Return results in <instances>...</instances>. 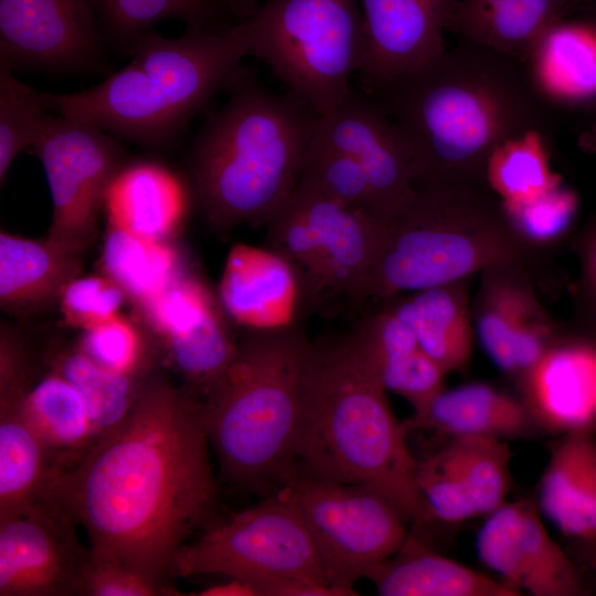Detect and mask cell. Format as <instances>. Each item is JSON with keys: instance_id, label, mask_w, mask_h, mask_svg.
<instances>
[{"instance_id": "6da1fadb", "label": "cell", "mask_w": 596, "mask_h": 596, "mask_svg": "<svg viewBox=\"0 0 596 596\" xmlns=\"http://www.w3.org/2000/svg\"><path fill=\"white\" fill-rule=\"evenodd\" d=\"M202 403L150 375L130 412L42 494L83 528L93 560L125 564L173 589L172 566L216 498Z\"/></svg>"}, {"instance_id": "7a4b0ae2", "label": "cell", "mask_w": 596, "mask_h": 596, "mask_svg": "<svg viewBox=\"0 0 596 596\" xmlns=\"http://www.w3.org/2000/svg\"><path fill=\"white\" fill-rule=\"evenodd\" d=\"M368 94L400 132L415 188H489L496 148L550 119L524 62L461 39Z\"/></svg>"}, {"instance_id": "3957f363", "label": "cell", "mask_w": 596, "mask_h": 596, "mask_svg": "<svg viewBox=\"0 0 596 596\" xmlns=\"http://www.w3.org/2000/svg\"><path fill=\"white\" fill-rule=\"evenodd\" d=\"M407 430L395 418L379 366L355 329L310 343L297 477L361 485L385 497L406 521H432Z\"/></svg>"}, {"instance_id": "277c9868", "label": "cell", "mask_w": 596, "mask_h": 596, "mask_svg": "<svg viewBox=\"0 0 596 596\" xmlns=\"http://www.w3.org/2000/svg\"><path fill=\"white\" fill-rule=\"evenodd\" d=\"M131 61L100 84L72 94L43 93L47 109L114 137L161 148L180 137L211 98L247 72L240 22L223 31L188 25L180 38L152 30L129 50Z\"/></svg>"}, {"instance_id": "5b68a950", "label": "cell", "mask_w": 596, "mask_h": 596, "mask_svg": "<svg viewBox=\"0 0 596 596\" xmlns=\"http://www.w3.org/2000/svg\"><path fill=\"white\" fill-rule=\"evenodd\" d=\"M210 115L190 152L199 205L217 228L267 223L297 187L318 115L246 74Z\"/></svg>"}, {"instance_id": "8992f818", "label": "cell", "mask_w": 596, "mask_h": 596, "mask_svg": "<svg viewBox=\"0 0 596 596\" xmlns=\"http://www.w3.org/2000/svg\"><path fill=\"white\" fill-rule=\"evenodd\" d=\"M310 343L301 324L249 331L237 342L232 361L201 402L224 479L274 494L297 477Z\"/></svg>"}, {"instance_id": "52a82bcc", "label": "cell", "mask_w": 596, "mask_h": 596, "mask_svg": "<svg viewBox=\"0 0 596 596\" xmlns=\"http://www.w3.org/2000/svg\"><path fill=\"white\" fill-rule=\"evenodd\" d=\"M539 252L513 232L489 188H415L408 202L384 221L380 246L353 301L471 278L501 264L536 270Z\"/></svg>"}, {"instance_id": "ba28073f", "label": "cell", "mask_w": 596, "mask_h": 596, "mask_svg": "<svg viewBox=\"0 0 596 596\" xmlns=\"http://www.w3.org/2000/svg\"><path fill=\"white\" fill-rule=\"evenodd\" d=\"M238 22L248 55L317 115L352 91L363 56L359 0H266Z\"/></svg>"}, {"instance_id": "9c48e42d", "label": "cell", "mask_w": 596, "mask_h": 596, "mask_svg": "<svg viewBox=\"0 0 596 596\" xmlns=\"http://www.w3.org/2000/svg\"><path fill=\"white\" fill-rule=\"evenodd\" d=\"M268 247L299 276L308 310L354 300L380 246L384 221L297 184L267 221Z\"/></svg>"}, {"instance_id": "30bf717a", "label": "cell", "mask_w": 596, "mask_h": 596, "mask_svg": "<svg viewBox=\"0 0 596 596\" xmlns=\"http://www.w3.org/2000/svg\"><path fill=\"white\" fill-rule=\"evenodd\" d=\"M206 574L245 579L255 587L279 578L329 585L307 526L284 488L210 526L179 551L173 577Z\"/></svg>"}, {"instance_id": "8fae6325", "label": "cell", "mask_w": 596, "mask_h": 596, "mask_svg": "<svg viewBox=\"0 0 596 596\" xmlns=\"http://www.w3.org/2000/svg\"><path fill=\"white\" fill-rule=\"evenodd\" d=\"M284 489L331 586L354 590L353 584L394 555L407 538L401 512L368 487L299 476Z\"/></svg>"}, {"instance_id": "7c38bea8", "label": "cell", "mask_w": 596, "mask_h": 596, "mask_svg": "<svg viewBox=\"0 0 596 596\" xmlns=\"http://www.w3.org/2000/svg\"><path fill=\"white\" fill-rule=\"evenodd\" d=\"M116 139L76 119L49 118L32 149L53 204L50 241L82 254L94 238L99 209L117 172Z\"/></svg>"}, {"instance_id": "4fadbf2b", "label": "cell", "mask_w": 596, "mask_h": 596, "mask_svg": "<svg viewBox=\"0 0 596 596\" xmlns=\"http://www.w3.org/2000/svg\"><path fill=\"white\" fill-rule=\"evenodd\" d=\"M77 526L45 494L0 519V596L78 595L91 553Z\"/></svg>"}, {"instance_id": "5bb4252c", "label": "cell", "mask_w": 596, "mask_h": 596, "mask_svg": "<svg viewBox=\"0 0 596 596\" xmlns=\"http://www.w3.org/2000/svg\"><path fill=\"white\" fill-rule=\"evenodd\" d=\"M535 272L521 264L488 267L471 301L481 347L515 381L562 336L539 300Z\"/></svg>"}, {"instance_id": "9a60e30c", "label": "cell", "mask_w": 596, "mask_h": 596, "mask_svg": "<svg viewBox=\"0 0 596 596\" xmlns=\"http://www.w3.org/2000/svg\"><path fill=\"white\" fill-rule=\"evenodd\" d=\"M479 558L517 590L534 596H582L588 589L573 560L551 538L530 499L488 515L476 542Z\"/></svg>"}, {"instance_id": "2e32d148", "label": "cell", "mask_w": 596, "mask_h": 596, "mask_svg": "<svg viewBox=\"0 0 596 596\" xmlns=\"http://www.w3.org/2000/svg\"><path fill=\"white\" fill-rule=\"evenodd\" d=\"M92 0H0V64L75 71L100 55Z\"/></svg>"}, {"instance_id": "e0dca14e", "label": "cell", "mask_w": 596, "mask_h": 596, "mask_svg": "<svg viewBox=\"0 0 596 596\" xmlns=\"http://www.w3.org/2000/svg\"><path fill=\"white\" fill-rule=\"evenodd\" d=\"M311 141L343 152L364 170L377 213L385 221L412 198L415 187L407 148L371 95L354 88L318 115Z\"/></svg>"}, {"instance_id": "ac0fdd59", "label": "cell", "mask_w": 596, "mask_h": 596, "mask_svg": "<svg viewBox=\"0 0 596 596\" xmlns=\"http://www.w3.org/2000/svg\"><path fill=\"white\" fill-rule=\"evenodd\" d=\"M456 0H359L363 56L358 76L370 93L446 50Z\"/></svg>"}, {"instance_id": "d6986e66", "label": "cell", "mask_w": 596, "mask_h": 596, "mask_svg": "<svg viewBox=\"0 0 596 596\" xmlns=\"http://www.w3.org/2000/svg\"><path fill=\"white\" fill-rule=\"evenodd\" d=\"M219 297L225 313L249 331L300 326L301 316L308 311L298 274L284 256L268 246H233Z\"/></svg>"}, {"instance_id": "ffe728a7", "label": "cell", "mask_w": 596, "mask_h": 596, "mask_svg": "<svg viewBox=\"0 0 596 596\" xmlns=\"http://www.w3.org/2000/svg\"><path fill=\"white\" fill-rule=\"evenodd\" d=\"M517 383L539 427L596 425V341L562 336Z\"/></svg>"}, {"instance_id": "44dd1931", "label": "cell", "mask_w": 596, "mask_h": 596, "mask_svg": "<svg viewBox=\"0 0 596 596\" xmlns=\"http://www.w3.org/2000/svg\"><path fill=\"white\" fill-rule=\"evenodd\" d=\"M538 507L565 535L596 541L595 426L568 430L551 449Z\"/></svg>"}, {"instance_id": "7402d4cb", "label": "cell", "mask_w": 596, "mask_h": 596, "mask_svg": "<svg viewBox=\"0 0 596 596\" xmlns=\"http://www.w3.org/2000/svg\"><path fill=\"white\" fill-rule=\"evenodd\" d=\"M576 11L573 0H456L447 31L525 62L550 29Z\"/></svg>"}, {"instance_id": "603a6c76", "label": "cell", "mask_w": 596, "mask_h": 596, "mask_svg": "<svg viewBox=\"0 0 596 596\" xmlns=\"http://www.w3.org/2000/svg\"><path fill=\"white\" fill-rule=\"evenodd\" d=\"M405 424L408 429L434 430L449 439L461 436L520 438L539 427L521 398L485 383L444 389Z\"/></svg>"}, {"instance_id": "cb8c5ba5", "label": "cell", "mask_w": 596, "mask_h": 596, "mask_svg": "<svg viewBox=\"0 0 596 596\" xmlns=\"http://www.w3.org/2000/svg\"><path fill=\"white\" fill-rule=\"evenodd\" d=\"M469 289L470 278H465L383 301L413 329L419 348L448 373L462 368L471 354L475 329Z\"/></svg>"}, {"instance_id": "d4e9b609", "label": "cell", "mask_w": 596, "mask_h": 596, "mask_svg": "<svg viewBox=\"0 0 596 596\" xmlns=\"http://www.w3.org/2000/svg\"><path fill=\"white\" fill-rule=\"evenodd\" d=\"M104 206L109 227L166 241L183 219L185 194L171 171L157 163L138 162L115 173Z\"/></svg>"}, {"instance_id": "484cf974", "label": "cell", "mask_w": 596, "mask_h": 596, "mask_svg": "<svg viewBox=\"0 0 596 596\" xmlns=\"http://www.w3.org/2000/svg\"><path fill=\"white\" fill-rule=\"evenodd\" d=\"M365 578L383 596H519L521 592L406 538Z\"/></svg>"}, {"instance_id": "4316f807", "label": "cell", "mask_w": 596, "mask_h": 596, "mask_svg": "<svg viewBox=\"0 0 596 596\" xmlns=\"http://www.w3.org/2000/svg\"><path fill=\"white\" fill-rule=\"evenodd\" d=\"M524 63L549 104L596 108V35L582 23L555 24Z\"/></svg>"}, {"instance_id": "83f0119b", "label": "cell", "mask_w": 596, "mask_h": 596, "mask_svg": "<svg viewBox=\"0 0 596 596\" xmlns=\"http://www.w3.org/2000/svg\"><path fill=\"white\" fill-rule=\"evenodd\" d=\"M81 254L46 238L0 234V301L3 308L32 307L56 295L77 277Z\"/></svg>"}, {"instance_id": "f1b7e54d", "label": "cell", "mask_w": 596, "mask_h": 596, "mask_svg": "<svg viewBox=\"0 0 596 596\" xmlns=\"http://www.w3.org/2000/svg\"><path fill=\"white\" fill-rule=\"evenodd\" d=\"M19 405L61 470L75 462L96 440L83 398L53 371L30 386Z\"/></svg>"}, {"instance_id": "f546056e", "label": "cell", "mask_w": 596, "mask_h": 596, "mask_svg": "<svg viewBox=\"0 0 596 596\" xmlns=\"http://www.w3.org/2000/svg\"><path fill=\"white\" fill-rule=\"evenodd\" d=\"M19 400L0 402V519L41 496L61 470Z\"/></svg>"}, {"instance_id": "4dcf8cb0", "label": "cell", "mask_w": 596, "mask_h": 596, "mask_svg": "<svg viewBox=\"0 0 596 596\" xmlns=\"http://www.w3.org/2000/svg\"><path fill=\"white\" fill-rule=\"evenodd\" d=\"M106 276L138 307L183 274L178 251L166 241L109 227L102 255Z\"/></svg>"}, {"instance_id": "1f68e13d", "label": "cell", "mask_w": 596, "mask_h": 596, "mask_svg": "<svg viewBox=\"0 0 596 596\" xmlns=\"http://www.w3.org/2000/svg\"><path fill=\"white\" fill-rule=\"evenodd\" d=\"M50 365L51 371L65 379L83 398L96 439L125 419L150 376L109 371L77 349L53 355Z\"/></svg>"}, {"instance_id": "d6a6232c", "label": "cell", "mask_w": 596, "mask_h": 596, "mask_svg": "<svg viewBox=\"0 0 596 596\" xmlns=\"http://www.w3.org/2000/svg\"><path fill=\"white\" fill-rule=\"evenodd\" d=\"M487 183L507 204L529 201L561 184L550 167L544 134L529 130L497 147L488 161Z\"/></svg>"}, {"instance_id": "836d02e7", "label": "cell", "mask_w": 596, "mask_h": 596, "mask_svg": "<svg viewBox=\"0 0 596 596\" xmlns=\"http://www.w3.org/2000/svg\"><path fill=\"white\" fill-rule=\"evenodd\" d=\"M440 449L467 488L476 515H489L505 502L511 453L503 439L461 436Z\"/></svg>"}, {"instance_id": "e575fe53", "label": "cell", "mask_w": 596, "mask_h": 596, "mask_svg": "<svg viewBox=\"0 0 596 596\" xmlns=\"http://www.w3.org/2000/svg\"><path fill=\"white\" fill-rule=\"evenodd\" d=\"M97 17L117 41L129 50L135 41L164 19L223 31L219 23L220 0H92ZM223 6V4H222ZM230 28V26H228Z\"/></svg>"}, {"instance_id": "d590c367", "label": "cell", "mask_w": 596, "mask_h": 596, "mask_svg": "<svg viewBox=\"0 0 596 596\" xmlns=\"http://www.w3.org/2000/svg\"><path fill=\"white\" fill-rule=\"evenodd\" d=\"M0 64V182L19 153L33 148L50 117L43 93L20 82Z\"/></svg>"}, {"instance_id": "8d00e7d4", "label": "cell", "mask_w": 596, "mask_h": 596, "mask_svg": "<svg viewBox=\"0 0 596 596\" xmlns=\"http://www.w3.org/2000/svg\"><path fill=\"white\" fill-rule=\"evenodd\" d=\"M297 184L380 219L364 170L343 152L310 141Z\"/></svg>"}, {"instance_id": "74e56055", "label": "cell", "mask_w": 596, "mask_h": 596, "mask_svg": "<svg viewBox=\"0 0 596 596\" xmlns=\"http://www.w3.org/2000/svg\"><path fill=\"white\" fill-rule=\"evenodd\" d=\"M139 309L163 343L190 334L219 311L207 287L184 273Z\"/></svg>"}, {"instance_id": "f35d334b", "label": "cell", "mask_w": 596, "mask_h": 596, "mask_svg": "<svg viewBox=\"0 0 596 596\" xmlns=\"http://www.w3.org/2000/svg\"><path fill=\"white\" fill-rule=\"evenodd\" d=\"M513 232L536 249L552 245L563 237L575 220L576 193L562 183L520 203H501Z\"/></svg>"}, {"instance_id": "ab89813d", "label": "cell", "mask_w": 596, "mask_h": 596, "mask_svg": "<svg viewBox=\"0 0 596 596\" xmlns=\"http://www.w3.org/2000/svg\"><path fill=\"white\" fill-rule=\"evenodd\" d=\"M76 349L109 371L149 376L148 355L142 337L137 328L120 315L84 330Z\"/></svg>"}, {"instance_id": "60d3db41", "label": "cell", "mask_w": 596, "mask_h": 596, "mask_svg": "<svg viewBox=\"0 0 596 596\" xmlns=\"http://www.w3.org/2000/svg\"><path fill=\"white\" fill-rule=\"evenodd\" d=\"M416 481L433 519L458 523L476 515L467 488L441 449L418 460Z\"/></svg>"}, {"instance_id": "b9f144b4", "label": "cell", "mask_w": 596, "mask_h": 596, "mask_svg": "<svg viewBox=\"0 0 596 596\" xmlns=\"http://www.w3.org/2000/svg\"><path fill=\"white\" fill-rule=\"evenodd\" d=\"M60 297L65 323L84 331L117 317L127 296L108 276H87L71 280Z\"/></svg>"}, {"instance_id": "7bdbcfd3", "label": "cell", "mask_w": 596, "mask_h": 596, "mask_svg": "<svg viewBox=\"0 0 596 596\" xmlns=\"http://www.w3.org/2000/svg\"><path fill=\"white\" fill-rule=\"evenodd\" d=\"M386 391L404 397L414 412L422 411L444 390L447 372L421 348L386 362L380 369Z\"/></svg>"}, {"instance_id": "ee69618b", "label": "cell", "mask_w": 596, "mask_h": 596, "mask_svg": "<svg viewBox=\"0 0 596 596\" xmlns=\"http://www.w3.org/2000/svg\"><path fill=\"white\" fill-rule=\"evenodd\" d=\"M134 568L115 561L89 558L81 596H159L177 595Z\"/></svg>"}, {"instance_id": "f6af8a7d", "label": "cell", "mask_w": 596, "mask_h": 596, "mask_svg": "<svg viewBox=\"0 0 596 596\" xmlns=\"http://www.w3.org/2000/svg\"><path fill=\"white\" fill-rule=\"evenodd\" d=\"M379 369L419 348L413 329L385 305L354 328Z\"/></svg>"}, {"instance_id": "bcb514c9", "label": "cell", "mask_w": 596, "mask_h": 596, "mask_svg": "<svg viewBox=\"0 0 596 596\" xmlns=\"http://www.w3.org/2000/svg\"><path fill=\"white\" fill-rule=\"evenodd\" d=\"M31 386L22 347L8 332L0 343V402L20 398Z\"/></svg>"}, {"instance_id": "7dc6e473", "label": "cell", "mask_w": 596, "mask_h": 596, "mask_svg": "<svg viewBox=\"0 0 596 596\" xmlns=\"http://www.w3.org/2000/svg\"><path fill=\"white\" fill-rule=\"evenodd\" d=\"M573 245L581 267V296L596 313V215L587 220Z\"/></svg>"}, {"instance_id": "c3c4849f", "label": "cell", "mask_w": 596, "mask_h": 596, "mask_svg": "<svg viewBox=\"0 0 596 596\" xmlns=\"http://www.w3.org/2000/svg\"><path fill=\"white\" fill-rule=\"evenodd\" d=\"M224 583L209 586L198 593L200 596H259L255 585L248 581L227 577Z\"/></svg>"}, {"instance_id": "681fc988", "label": "cell", "mask_w": 596, "mask_h": 596, "mask_svg": "<svg viewBox=\"0 0 596 596\" xmlns=\"http://www.w3.org/2000/svg\"><path fill=\"white\" fill-rule=\"evenodd\" d=\"M240 21L253 15L258 9V0H220Z\"/></svg>"}, {"instance_id": "f907efd6", "label": "cell", "mask_w": 596, "mask_h": 596, "mask_svg": "<svg viewBox=\"0 0 596 596\" xmlns=\"http://www.w3.org/2000/svg\"><path fill=\"white\" fill-rule=\"evenodd\" d=\"M574 18L577 22L588 28L596 35V1L590 0L577 10Z\"/></svg>"}, {"instance_id": "816d5d0a", "label": "cell", "mask_w": 596, "mask_h": 596, "mask_svg": "<svg viewBox=\"0 0 596 596\" xmlns=\"http://www.w3.org/2000/svg\"><path fill=\"white\" fill-rule=\"evenodd\" d=\"M578 146L590 155H596V123L583 130L578 137Z\"/></svg>"}, {"instance_id": "f5cc1de1", "label": "cell", "mask_w": 596, "mask_h": 596, "mask_svg": "<svg viewBox=\"0 0 596 596\" xmlns=\"http://www.w3.org/2000/svg\"><path fill=\"white\" fill-rule=\"evenodd\" d=\"M573 1L577 6V10H578L583 4H585L589 0H573Z\"/></svg>"}, {"instance_id": "db71d44e", "label": "cell", "mask_w": 596, "mask_h": 596, "mask_svg": "<svg viewBox=\"0 0 596 596\" xmlns=\"http://www.w3.org/2000/svg\"><path fill=\"white\" fill-rule=\"evenodd\" d=\"M589 543L593 545V547H595V551H596V541L589 542Z\"/></svg>"}]
</instances>
